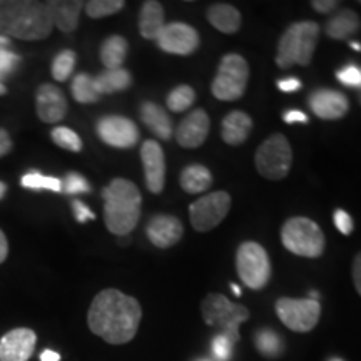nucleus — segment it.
Instances as JSON below:
<instances>
[{"label": "nucleus", "mask_w": 361, "mask_h": 361, "mask_svg": "<svg viewBox=\"0 0 361 361\" xmlns=\"http://www.w3.org/2000/svg\"><path fill=\"white\" fill-rule=\"evenodd\" d=\"M142 310L139 301L116 288L97 293L87 313L89 329L109 345H126L137 335Z\"/></svg>", "instance_id": "f257e3e1"}, {"label": "nucleus", "mask_w": 361, "mask_h": 361, "mask_svg": "<svg viewBox=\"0 0 361 361\" xmlns=\"http://www.w3.org/2000/svg\"><path fill=\"white\" fill-rule=\"evenodd\" d=\"M54 22L47 2L37 0H0V35L25 42L51 35Z\"/></svg>", "instance_id": "f03ea898"}, {"label": "nucleus", "mask_w": 361, "mask_h": 361, "mask_svg": "<svg viewBox=\"0 0 361 361\" xmlns=\"http://www.w3.org/2000/svg\"><path fill=\"white\" fill-rule=\"evenodd\" d=\"M104 223L116 236H128L141 218L142 196L133 180L124 178L112 179L102 189Z\"/></svg>", "instance_id": "7ed1b4c3"}, {"label": "nucleus", "mask_w": 361, "mask_h": 361, "mask_svg": "<svg viewBox=\"0 0 361 361\" xmlns=\"http://www.w3.org/2000/svg\"><path fill=\"white\" fill-rule=\"evenodd\" d=\"M319 30V25L311 20L296 22L288 27L278 42L276 66L279 69H290L293 66L308 67L318 44Z\"/></svg>", "instance_id": "20e7f679"}, {"label": "nucleus", "mask_w": 361, "mask_h": 361, "mask_svg": "<svg viewBox=\"0 0 361 361\" xmlns=\"http://www.w3.org/2000/svg\"><path fill=\"white\" fill-rule=\"evenodd\" d=\"M201 314L209 326L218 328L221 335H226L233 343L239 341V326L250 319L246 306L233 303L219 293H209L201 301Z\"/></svg>", "instance_id": "39448f33"}, {"label": "nucleus", "mask_w": 361, "mask_h": 361, "mask_svg": "<svg viewBox=\"0 0 361 361\" xmlns=\"http://www.w3.org/2000/svg\"><path fill=\"white\" fill-rule=\"evenodd\" d=\"M281 243L288 251L303 258H319L326 239L318 224L308 218H290L281 228Z\"/></svg>", "instance_id": "423d86ee"}, {"label": "nucleus", "mask_w": 361, "mask_h": 361, "mask_svg": "<svg viewBox=\"0 0 361 361\" xmlns=\"http://www.w3.org/2000/svg\"><path fill=\"white\" fill-rule=\"evenodd\" d=\"M247 80H250V66L246 59L239 54H228L221 59L216 72L211 92L218 101H238L245 96Z\"/></svg>", "instance_id": "0eeeda50"}, {"label": "nucleus", "mask_w": 361, "mask_h": 361, "mask_svg": "<svg viewBox=\"0 0 361 361\" xmlns=\"http://www.w3.org/2000/svg\"><path fill=\"white\" fill-rule=\"evenodd\" d=\"M258 173L269 180H281L290 174L293 151L290 141L283 134L269 135L255 154Z\"/></svg>", "instance_id": "6e6552de"}, {"label": "nucleus", "mask_w": 361, "mask_h": 361, "mask_svg": "<svg viewBox=\"0 0 361 361\" xmlns=\"http://www.w3.org/2000/svg\"><path fill=\"white\" fill-rule=\"evenodd\" d=\"M236 269L241 281L250 290H263L271 278V261L258 243L246 241L236 251Z\"/></svg>", "instance_id": "1a4fd4ad"}, {"label": "nucleus", "mask_w": 361, "mask_h": 361, "mask_svg": "<svg viewBox=\"0 0 361 361\" xmlns=\"http://www.w3.org/2000/svg\"><path fill=\"white\" fill-rule=\"evenodd\" d=\"M278 318L286 328L296 333H308L319 322L322 316V305L319 301L295 300V298H279L274 305Z\"/></svg>", "instance_id": "9d476101"}, {"label": "nucleus", "mask_w": 361, "mask_h": 361, "mask_svg": "<svg viewBox=\"0 0 361 361\" xmlns=\"http://www.w3.org/2000/svg\"><path fill=\"white\" fill-rule=\"evenodd\" d=\"M229 209L231 196L226 191H216L206 194L189 206V219L196 231L206 233L223 223Z\"/></svg>", "instance_id": "9b49d317"}, {"label": "nucleus", "mask_w": 361, "mask_h": 361, "mask_svg": "<svg viewBox=\"0 0 361 361\" xmlns=\"http://www.w3.org/2000/svg\"><path fill=\"white\" fill-rule=\"evenodd\" d=\"M161 51L174 54V56H191L200 47L201 39L194 27L184 22H171L162 27L156 39Z\"/></svg>", "instance_id": "f8f14e48"}, {"label": "nucleus", "mask_w": 361, "mask_h": 361, "mask_svg": "<svg viewBox=\"0 0 361 361\" xmlns=\"http://www.w3.org/2000/svg\"><path fill=\"white\" fill-rule=\"evenodd\" d=\"M97 135L104 144L117 149L134 147L139 141V129L133 121L123 116H104L97 121Z\"/></svg>", "instance_id": "ddd939ff"}, {"label": "nucleus", "mask_w": 361, "mask_h": 361, "mask_svg": "<svg viewBox=\"0 0 361 361\" xmlns=\"http://www.w3.org/2000/svg\"><path fill=\"white\" fill-rule=\"evenodd\" d=\"M141 161L144 168L146 188L152 194H161L166 184V157L157 141H144L141 146Z\"/></svg>", "instance_id": "4468645a"}, {"label": "nucleus", "mask_w": 361, "mask_h": 361, "mask_svg": "<svg viewBox=\"0 0 361 361\" xmlns=\"http://www.w3.org/2000/svg\"><path fill=\"white\" fill-rule=\"evenodd\" d=\"M37 345V335L30 328H16L0 338V361H29Z\"/></svg>", "instance_id": "2eb2a0df"}, {"label": "nucleus", "mask_w": 361, "mask_h": 361, "mask_svg": "<svg viewBox=\"0 0 361 361\" xmlns=\"http://www.w3.org/2000/svg\"><path fill=\"white\" fill-rule=\"evenodd\" d=\"M310 109L323 121L343 119L350 111V101L340 90L316 89L310 96Z\"/></svg>", "instance_id": "dca6fc26"}, {"label": "nucleus", "mask_w": 361, "mask_h": 361, "mask_svg": "<svg viewBox=\"0 0 361 361\" xmlns=\"http://www.w3.org/2000/svg\"><path fill=\"white\" fill-rule=\"evenodd\" d=\"M35 109L42 123L57 124L66 117L69 104L61 89L52 84H42L35 92Z\"/></svg>", "instance_id": "f3484780"}, {"label": "nucleus", "mask_w": 361, "mask_h": 361, "mask_svg": "<svg viewBox=\"0 0 361 361\" xmlns=\"http://www.w3.org/2000/svg\"><path fill=\"white\" fill-rule=\"evenodd\" d=\"M147 239L159 250H168L178 245L184 234V226L179 218L169 214H156L146 226Z\"/></svg>", "instance_id": "a211bd4d"}, {"label": "nucleus", "mask_w": 361, "mask_h": 361, "mask_svg": "<svg viewBox=\"0 0 361 361\" xmlns=\"http://www.w3.org/2000/svg\"><path fill=\"white\" fill-rule=\"evenodd\" d=\"M211 121L206 111L196 109L180 121L176 129V141L180 147L196 149L204 144L209 134Z\"/></svg>", "instance_id": "6ab92c4d"}, {"label": "nucleus", "mask_w": 361, "mask_h": 361, "mask_svg": "<svg viewBox=\"0 0 361 361\" xmlns=\"http://www.w3.org/2000/svg\"><path fill=\"white\" fill-rule=\"evenodd\" d=\"M54 25L62 32L71 34L78 29L84 2L80 0H51L47 2Z\"/></svg>", "instance_id": "aec40b11"}, {"label": "nucleus", "mask_w": 361, "mask_h": 361, "mask_svg": "<svg viewBox=\"0 0 361 361\" xmlns=\"http://www.w3.org/2000/svg\"><path fill=\"white\" fill-rule=\"evenodd\" d=\"M139 114H141L142 123L147 126L149 130H152L156 137L162 139V141H169L173 137V121H171L168 112L164 111V107H161L159 104L151 101L142 102Z\"/></svg>", "instance_id": "412c9836"}, {"label": "nucleus", "mask_w": 361, "mask_h": 361, "mask_svg": "<svg viewBox=\"0 0 361 361\" xmlns=\"http://www.w3.org/2000/svg\"><path fill=\"white\" fill-rule=\"evenodd\" d=\"M252 129V119L246 112L233 111L221 123V137L229 146H239L250 137Z\"/></svg>", "instance_id": "4be33fe9"}, {"label": "nucleus", "mask_w": 361, "mask_h": 361, "mask_svg": "<svg viewBox=\"0 0 361 361\" xmlns=\"http://www.w3.org/2000/svg\"><path fill=\"white\" fill-rule=\"evenodd\" d=\"M361 19L360 16L351 8H340L329 17L324 27V32L333 40H346L351 35L360 32Z\"/></svg>", "instance_id": "5701e85b"}, {"label": "nucleus", "mask_w": 361, "mask_h": 361, "mask_svg": "<svg viewBox=\"0 0 361 361\" xmlns=\"http://www.w3.org/2000/svg\"><path fill=\"white\" fill-rule=\"evenodd\" d=\"M166 25L164 22V7L157 0H147L142 4L139 12V32L144 39L156 40L157 35Z\"/></svg>", "instance_id": "b1692460"}, {"label": "nucleus", "mask_w": 361, "mask_h": 361, "mask_svg": "<svg viewBox=\"0 0 361 361\" xmlns=\"http://www.w3.org/2000/svg\"><path fill=\"white\" fill-rule=\"evenodd\" d=\"M207 22L223 34H236L241 29V13L229 4H213L206 12Z\"/></svg>", "instance_id": "393cba45"}, {"label": "nucleus", "mask_w": 361, "mask_h": 361, "mask_svg": "<svg viewBox=\"0 0 361 361\" xmlns=\"http://www.w3.org/2000/svg\"><path fill=\"white\" fill-rule=\"evenodd\" d=\"M130 84H133V75L123 67L121 69H106L97 78H94V85H96L99 96L121 92V90L129 89Z\"/></svg>", "instance_id": "a878e982"}, {"label": "nucleus", "mask_w": 361, "mask_h": 361, "mask_svg": "<svg viewBox=\"0 0 361 361\" xmlns=\"http://www.w3.org/2000/svg\"><path fill=\"white\" fill-rule=\"evenodd\" d=\"M180 188L189 194H201L207 191L213 184V174L202 164L186 166L179 178Z\"/></svg>", "instance_id": "bb28decb"}, {"label": "nucleus", "mask_w": 361, "mask_h": 361, "mask_svg": "<svg viewBox=\"0 0 361 361\" xmlns=\"http://www.w3.org/2000/svg\"><path fill=\"white\" fill-rule=\"evenodd\" d=\"M128 40L121 35H111L101 45V61L106 69H121L128 56Z\"/></svg>", "instance_id": "cd10ccee"}, {"label": "nucleus", "mask_w": 361, "mask_h": 361, "mask_svg": "<svg viewBox=\"0 0 361 361\" xmlns=\"http://www.w3.org/2000/svg\"><path fill=\"white\" fill-rule=\"evenodd\" d=\"M71 90L72 97L80 104H94L101 101V96H99L96 85H94V78H90L85 72H80L72 79Z\"/></svg>", "instance_id": "c85d7f7f"}, {"label": "nucleus", "mask_w": 361, "mask_h": 361, "mask_svg": "<svg viewBox=\"0 0 361 361\" xmlns=\"http://www.w3.org/2000/svg\"><path fill=\"white\" fill-rule=\"evenodd\" d=\"M256 350L266 358H276L283 351V340L273 329H259L255 336Z\"/></svg>", "instance_id": "c756f323"}, {"label": "nucleus", "mask_w": 361, "mask_h": 361, "mask_svg": "<svg viewBox=\"0 0 361 361\" xmlns=\"http://www.w3.org/2000/svg\"><path fill=\"white\" fill-rule=\"evenodd\" d=\"M194 101H196L194 89L191 85L183 84L171 90L168 99H166V104H168V109L171 112H184L192 106Z\"/></svg>", "instance_id": "7c9ffc66"}, {"label": "nucleus", "mask_w": 361, "mask_h": 361, "mask_svg": "<svg viewBox=\"0 0 361 361\" xmlns=\"http://www.w3.org/2000/svg\"><path fill=\"white\" fill-rule=\"evenodd\" d=\"M22 188L32 189V191H54V192H62V180L57 178H51V176H44L32 171V173L25 174L20 180Z\"/></svg>", "instance_id": "2f4dec72"}, {"label": "nucleus", "mask_w": 361, "mask_h": 361, "mask_svg": "<svg viewBox=\"0 0 361 361\" xmlns=\"http://www.w3.org/2000/svg\"><path fill=\"white\" fill-rule=\"evenodd\" d=\"M75 61H78V57H75L74 51H69V49H67V51L59 52L52 61V78L56 79L57 82H66V80L71 78L72 72H74Z\"/></svg>", "instance_id": "473e14b6"}, {"label": "nucleus", "mask_w": 361, "mask_h": 361, "mask_svg": "<svg viewBox=\"0 0 361 361\" xmlns=\"http://www.w3.org/2000/svg\"><path fill=\"white\" fill-rule=\"evenodd\" d=\"M126 7L124 0H90L84 4L85 13L90 19H102V17L114 16Z\"/></svg>", "instance_id": "72a5a7b5"}, {"label": "nucleus", "mask_w": 361, "mask_h": 361, "mask_svg": "<svg viewBox=\"0 0 361 361\" xmlns=\"http://www.w3.org/2000/svg\"><path fill=\"white\" fill-rule=\"evenodd\" d=\"M52 141L57 144L59 147L66 149V151L71 152H80L82 151V141L78 135V133L66 128V126H59V128H54L51 133Z\"/></svg>", "instance_id": "f704fd0d"}, {"label": "nucleus", "mask_w": 361, "mask_h": 361, "mask_svg": "<svg viewBox=\"0 0 361 361\" xmlns=\"http://www.w3.org/2000/svg\"><path fill=\"white\" fill-rule=\"evenodd\" d=\"M62 192L66 194H85L90 192L89 180L78 173H67L62 179Z\"/></svg>", "instance_id": "c9c22d12"}, {"label": "nucleus", "mask_w": 361, "mask_h": 361, "mask_svg": "<svg viewBox=\"0 0 361 361\" xmlns=\"http://www.w3.org/2000/svg\"><path fill=\"white\" fill-rule=\"evenodd\" d=\"M336 79L340 80L343 85H346V87L361 90V67L355 64L341 67V69L336 72Z\"/></svg>", "instance_id": "e433bc0d"}, {"label": "nucleus", "mask_w": 361, "mask_h": 361, "mask_svg": "<svg viewBox=\"0 0 361 361\" xmlns=\"http://www.w3.org/2000/svg\"><path fill=\"white\" fill-rule=\"evenodd\" d=\"M20 57L17 54L8 51V49L0 47V79L8 78L19 66Z\"/></svg>", "instance_id": "4c0bfd02"}, {"label": "nucleus", "mask_w": 361, "mask_h": 361, "mask_svg": "<svg viewBox=\"0 0 361 361\" xmlns=\"http://www.w3.org/2000/svg\"><path fill=\"white\" fill-rule=\"evenodd\" d=\"M233 345H234V343L229 340V338L226 335H221V333H219L218 336H214L213 353H214L216 358H218L219 361H228L233 355Z\"/></svg>", "instance_id": "58836bf2"}, {"label": "nucleus", "mask_w": 361, "mask_h": 361, "mask_svg": "<svg viewBox=\"0 0 361 361\" xmlns=\"http://www.w3.org/2000/svg\"><path fill=\"white\" fill-rule=\"evenodd\" d=\"M333 221H335V226H336L338 231H340L341 234H345V236H348V234L353 233V229H355L353 218H351L346 211L336 209L335 214H333Z\"/></svg>", "instance_id": "ea45409f"}, {"label": "nucleus", "mask_w": 361, "mask_h": 361, "mask_svg": "<svg viewBox=\"0 0 361 361\" xmlns=\"http://www.w3.org/2000/svg\"><path fill=\"white\" fill-rule=\"evenodd\" d=\"M72 211H74V216L75 219H78V223H87V221L96 219V214H94L92 211H90L89 207L79 200L72 201Z\"/></svg>", "instance_id": "a19ab883"}, {"label": "nucleus", "mask_w": 361, "mask_h": 361, "mask_svg": "<svg viewBox=\"0 0 361 361\" xmlns=\"http://www.w3.org/2000/svg\"><path fill=\"white\" fill-rule=\"evenodd\" d=\"M311 7L314 8L318 13H333L338 11V7H340V2L338 0H313L311 2Z\"/></svg>", "instance_id": "79ce46f5"}, {"label": "nucleus", "mask_w": 361, "mask_h": 361, "mask_svg": "<svg viewBox=\"0 0 361 361\" xmlns=\"http://www.w3.org/2000/svg\"><path fill=\"white\" fill-rule=\"evenodd\" d=\"M283 121L286 124H296V123H301V124H306L308 123V116L305 114V112L301 111H296V109H291V111H286L283 114Z\"/></svg>", "instance_id": "37998d69"}, {"label": "nucleus", "mask_w": 361, "mask_h": 361, "mask_svg": "<svg viewBox=\"0 0 361 361\" xmlns=\"http://www.w3.org/2000/svg\"><path fill=\"white\" fill-rule=\"evenodd\" d=\"M351 276H353V284L361 296V251L355 256L353 266H351Z\"/></svg>", "instance_id": "c03bdc74"}, {"label": "nucleus", "mask_w": 361, "mask_h": 361, "mask_svg": "<svg viewBox=\"0 0 361 361\" xmlns=\"http://www.w3.org/2000/svg\"><path fill=\"white\" fill-rule=\"evenodd\" d=\"M278 87L283 92H296V90L301 89V80L296 78H288L283 80H278Z\"/></svg>", "instance_id": "a18cd8bd"}, {"label": "nucleus", "mask_w": 361, "mask_h": 361, "mask_svg": "<svg viewBox=\"0 0 361 361\" xmlns=\"http://www.w3.org/2000/svg\"><path fill=\"white\" fill-rule=\"evenodd\" d=\"M12 147L13 144H12L11 134H8L6 129H0V157L7 156L8 152L12 151Z\"/></svg>", "instance_id": "49530a36"}, {"label": "nucleus", "mask_w": 361, "mask_h": 361, "mask_svg": "<svg viewBox=\"0 0 361 361\" xmlns=\"http://www.w3.org/2000/svg\"><path fill=\"white\" fill-rule=\"evenodd\" d=\"M7 256H8V241L6 234H4L2 229H0V264L7 259Z\"/></svg>", "instance_id": "de8ad7c7"}, {"label": "nucleus", "mask_w": 361, "mask_h": 361, "mask_svg": "<svg viewBox=\"0 0 361 361\" xmlns=\"http://www.w3.org/2000/svg\"><path fill=\"white\" fill-rule=\"evenodd\" d=\"M40 361H61V355L52 350H44L40 355Z\"/></svg>", "instance_id": "09e8293b"}, {"label": "nucleus", "mask_w": 361, "mask_h": 361, "mask_svg": "<svg viewBox=\"0 0 361 361\" xmlns=\"http://www.w3.org/2000/svg\"><path fill=\"white\" fill-rule=\"evenodd\" d=\"M0 47H4V49L11 47V39L6 37V35H0Z\"/></svg>", "instance_id": "8fccbe9b"}, {"label": "nucleus", "mask_w": 361, "mask_h": 361, "mask_svg": "<svg viewBox=\"0 0 361 361\" xmlns=\"http://www.w3.org/2000/svg\"><path fill=\"white\" fill-rule=\"evenodd\" d=\"M6 192H7V186L2 183V180H0V200H2V197L6 196Z\"/></svg>", "instance_id": "3c124183"}, {"label": "nucleus", "mask_w": 361, "mask_h": 361, "mask_svg": "<svg viewBox=\"0 0 361 361\" xmlns=\"http://www.w3.org/2000/svg\"><path fill=\"white\" fill-rule=\"evenodd\" d=\"M231 290H233V293L236 296H241V290H239V286L238 284H231Z\"/></svg>", "instance_id": "603ef678"}, {"label": "nucleus", "mask_w": 361, "mask_h": 361, "mask_svg": "<svg viewBox=\"0 0 361 361\" xmlns=\"http://www.w3.org/2000/svg\"><path fill=\"white\" fill-rule=\"evenodd\" d=\"M6 94H7V87L2 84V80H0V96H6Z\"/></svg>", "instance_id": "864d4df0"}, {"label": "nucleus", "mask_w": 361, "mask_h": 361, "mask_svg": "<svg viewBox=\"0 0 361 361\" xmlns=\"http://www.w3.org/2000/svg\"><path fill=\"white\" fill-rule=\"evenodd\" d=\"M351 47H353L355 49V51H361V45L358 44V42H351Z\"/></svg>", "instance_id": "5fc2aeb1"}, {"label": "nucleus", "mask_w": 361, "mask_h": 361, "mask_svg": "<svg viewBox=\"0 0 361 361\" xmlns=\"http://www.w3.org/2000/svg\"><path fill=\"white\" fill-rule=\"evenodd\" d=\"M329 361H343V360H340V358H331Z\"/></svg>", "instance_id": "6e6d98bb"}, {"label": "nucleus", "mask_w": 361, "mask_h": 361, "mask_svg": "<svg viewBox=\"0 0 361 361\" xmlns=\"http://www.w3.org/2000/svg\"><path fill=\"white\" fill-rule=\"evenodd\" d=\"M360 102H361V96H360Z\"/></svg>", "instance_id": "4d7b16f0"}]
</instances>
